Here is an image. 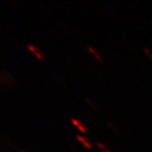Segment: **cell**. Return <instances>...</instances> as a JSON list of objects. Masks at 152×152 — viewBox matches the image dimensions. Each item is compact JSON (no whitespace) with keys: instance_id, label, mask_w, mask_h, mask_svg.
I'll return each instance as SVG.
<instances>
[{"instance_id":"6da1fadb","label":"cell","mask_w":152,"mask_h":152,"mask_svg":"<svg viewBox=\"0 0 152 152\" xmlns=\"http://www.w3.org/2000/svg\"><path fill=\"white\" fill-rule=\"evenodd\" d=\"M26 48H28V51H30V52H31L38 60H41V61L45 60V56H43V54L41 53V51L39 50L36 45H34L33 43H28V45H26Z\"/></svg>"},{"instance_id":"7a4b0ae2","label":"cell","mask_w":152,"mask_h":152,"mask_svg":"<svg viewBox=\"0 0 152 152\" xmlns=\"http://www.w3.org/2000/svg\"><path fill=\"white\" fill-rule=\"evenodd\" d=\"M71 123L73 124V126L75 127V128L77 129L80 133H83V134H87V133H88L87 128H86L85 125H83L79 119L75 118V117H71Z\"/></svg>"},{"instance_id":"3957f363","label":"cell","mask_w":152,"mask_h":152,"mask_svg":"<svg viewBox=\"0 0 152 152\" xmlns=\"http://www.w3.org/2000/svg\"><path fill=\"white\" fill-rule=\"evenodd\" d=\"M87 50H88V52L90 53L96 60H98L99 62H104V57L98 52V50L96 48H94L93 45H88V47H87Z\"/></svg>"},{"instance_id":"277c9868","label":"cell","mask_w":152,"mask_h":152,"mask_svg":"<svg viewBox=\"0 0 152 152\" xmlns=\"http://www.w3.org/2000/svg\"><path fill=\"white\" fill-rule=\"evenodd\" d=\"M76 140H78L81 145L85 148H87V149H92L93 148V145L90 142V140L86 137V136L81 135V134H76Z\"/></svg>"},{"instance_id":"5b68a950","label":"cell","mask_w":152,"mask_h":152,"mask_svg":"<svg viewBox=\"0 0 152 152\" xmlns=\"http://www.w3.org/2000/svg\"><path fill=\"white\" fill-rule=\"evenodd\" d=\"M96 146H97V148L102 152H112L111 150L107 147V146L104 145V144H102V142H96Z\"/></svg>"},{"instance_id":"8992f818","label":"cell","mask_w":152,"mask_h":152,"mask_svg":"<svg viewBox=\"0 0 152 152\" xmlns=\"http://www.w3.org/2000/svg\"><path fill=\"white\" fill-rule=\"evenodd\" d=\"M142 51H144V53H145V54L149 57V59L152 61V50H151V49H149L148 47L144 45V47H142Z\"/></svg>"},{"instance_id":"52a82bcc","label":"cell","mask_w":152,"mask_h":152,"mask_svg":"<svg viewBox=\"0 0 152 152\" xmlns=\"http://www.w3.org/2000/svg\"><path fill=\"white\" fill-rule=\"evenodd\" d=\"M85 100H86V102H87V104H90L91 108H93V109H94V110H97V106H96V104H94V102H93V100H91L89 97H85Z\"/></svg>"},{"instance_id":"ba28073f","label":"cell","mask_w":152,"mask_h":152,"mask_svg":"<svg viewBox=\"0 0 152 152\" xmlns=\"http://www.w3.org/2000/svg\"><path fill=\"white\" fill-rule=\"evenodd\" d=\"M107 124H108V126H109L110 128H111L112 130H113L115 133H117V134H119V133H121L119 129H118V128H116V127H115V125H113V124H112L111 121H107Z\"/></svg>"},{"instance_id":"9c48e42d","label":"cell","mask_w":152,"mask_h":152,"mask_svg":"<svg viewBox=\"0 0 152 152\" xmlns=\"http://www.w3.org/2000/svg\"><path fill=\"white\" fill-rule=\"evenodd\" d=\"M18 151L19 152H26V151H24V150H22V149H18Z\"/></svg>"}]
</instances>
